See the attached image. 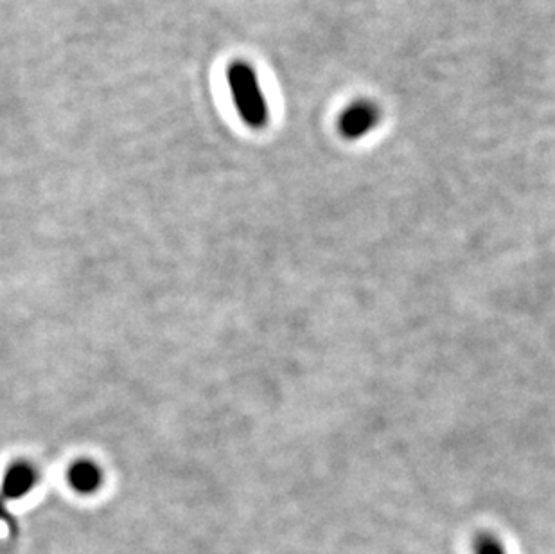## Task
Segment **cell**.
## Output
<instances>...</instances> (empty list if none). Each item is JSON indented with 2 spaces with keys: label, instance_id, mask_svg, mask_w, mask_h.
I'll list each match as a JSON object with an SVG mask.
<instances>
[{
  "label": "cell",
  "instance_id": "cell-1",
  "mask_svg": "<svg viewBox=\"0 0 555 554\" xmlns=\"http://www.w3.org/2000/svg\"><path fill=\"white\" fill-rule=\"evenodd\" d=\"M232 99L245 125L259 130L268 123L265 96L256 72L247 62H234L227 71Z\"/></svg>",
  "mask_w": 555,
  "mask_h": 554
},
{
  "label": "cell",
  "instance_id": "cell-2",
  "mask_svg": "<svg viewBox=\"0 0 555 554\" xmlns=\"http://www.w3.org/2000/svg\"><path fill=\"white\" fill-rule=\"evenodd\" d=\"M381 112L369 99H358L345 108L338 117V132L349 141L362 139L379 125Z\"/></svg>",
  "mask_w": 555,
  "mask_h": 554
},
{
  "label": "cell",
  "instance_id": "cell-3",
  "mask_svg": "<svg viewBox=\"0 0 555 554\" xmlns=\"http://www.w3.org/2000/svg\"><path fill=\"white\" fill-rule=\"evenodd\" d=\"M105 481L103 468L92 459H78L67 470V483L80 495H94Z\"/></svg>",
  "mask_w": 555,
  "mask_h": 554
},
{
  "label": "cell",
  "instance_id": "cell-4",
  "mask_svg": "<svg viewBox=\"0 0 555 554\" xmlns=\"http://www.w3.org/2000/svg\"><path fill=\"white\" fill-rule=\"evenodd\" d=\"M38 484V470L27 461H17L9 466L2 479V493L8 499H22L35 490Z\"/></svg>",
  "mask_w": 555,
  "mask_h": 554
},
{
  "label": "cell",
  "instance_id": "cell-5",
  "mask_svg": "<svg viewBox=\"0 0 555 554\" xmlns=\"http://www.w3.org/2000/svg\"><path fill=\"white\" fill-rule=\"evenodd\" d=\"M473 553L475 554H507L505 547L498 538L491 533H480L473 542Z\"/></svg>",
  "mask_w": 555,
  "mask_h": 554
}]
</instances>
